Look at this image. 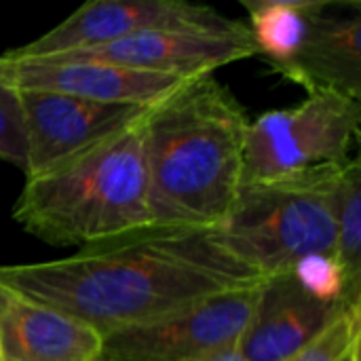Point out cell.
I'll return each mask as SVG.
<instances>
[{
	"mask_svg": "<svg viewBox=\"0 0 361 361\" xmlns=\"http://www.w3.org/2000/svg\"><path fill=\"white\" fill-rule=\"evenodd\" d=\"M0 283L97 330L146 324L264 277L218 228L148 224L49 262L0 264Z\"/></svg>",
	"mask_w": 361,
	"mask_h": 361,
	"instance_id": "1",
	"label": "cell"
},
{
	"mask_svg": "<svg viewBox=\"0 0 361 361\" xmlns=\"http://www.w3.org/2000/svg\"><path fill=\"white\" fill-rule=\"evenodd\" d=\"M250 114L214 74L146 110L148 212L159 226L218 228L243 186Z\"/></svg>",
	"mask_w": 361,
	"mask_h": 361,
	"instance_id": "2",
	"label": "cell"
},
{
	"mask_svg": "<svg viewBox=\"0 0 361 361\" xmlns=\"http://www.w3.org/2000/svg\"><path fill=\"white\" fill-rule=\"evenodd\" d=\"M146 110L99 142L27 176L13 220L55 247H85L152 224Z\"/></svg>",
	"mask_w": 361,
	"mask_h": 361,
	"instance_id": "3",
	"label": "cell"
},
{
	"mask_svg": "<svg viewBox=\"0 0 361 361\" xmlns=\"http://www.w3.org/2000/svg\"><path fill=\"white\" fill-rule=\"evenodd\" d=\"M343 163L241 186L218 226L224 243L264 279L313 256H332L334 201Z\"/></svg>",
	"mask_w": 361,
	"mask_h": 361,
	"instance_id": "4",
	"label": "cell"
},
{
	"mask_svg": "<svg viewBox=\"0 0 361 361\" xmlns=\"http://www.w3.org/2000/svg\"><path fill=\"white\" fill-rule=\"evenodd\" d=\"M360 123V99L332 89L309 91L292 108L252 118L243 148V186L349 161Z\"/></svg>",
	"mask_w": 361,
	"mask_h": 361,
	"instance_id": "5",
	"label": "cell"
},
{
	"mask_svg": "<svg viewBox=\"0 0 361 361\" xmlns=\"http://www.w3.org/2000/svg\"><path fill=\"white\" fill-rule=\"evenodd\" d=\"M245 23L228 19L207 4L184 0H91L61 23L27 44L4 51V59H42L85 51L144 32H209L233 34Z\"/></svg>",
	"mask_w": 361,
	"mask_h": 361,
	"instance_id": "6",
	"label": "cell"
},
{
	"mask_svg": "<svg viewBox=\"0 0 361 361\" xmlns=\"http://www.w3.org/2000/svg\"><path fill=\"white\" fill-rule=\"evenodd\" d=\"M262 283L224 292L159 319L106 334L95 361H186L235 343L247 330Z\"/></svg>",
	"mask_w": 361,
	"mask_h": 361,
	"instance_id": "7",
	"label": "cell"
},
{
	"mask_svg": "<svg viewBox=\"0 0 361 361\" xmlns=\"http://www.w3.org/2000/svg\"><path fill=\"white\" fill-rule=\"evenodd\" d=\"M256 49L247 25L233 34L209 32H144L110 44L51 55V59L104 61L129 70L197 78L218 68L254 57ZM49 59V57H42Z\"/></svg>",
	"mask_w": 361,
	"mask_h": 361,
	"instance_id": "8",
	"label": "cell"
},
{
	"mask_svg": "<svg viewBox=\"0 0 361 361\" xmlns=\"http://www.w3.org/2000/svg\"><path fill=\"white\" fill-rule=\"evenodd\" d=\"M0 78L15 91H49L102 104L148 108L188 78L87 59H4Z\"/></svg>",
	"mask_w": 361,
	"mask_h": 361,
	"instance_id": "9",
	"label": "cell"
},
{
	"mask_svg": "<svg viewBox=\"0 0 361 361\" xmlns=\"http://www.w3.org/2000/svg\"><path fill=\"white\" fill-rule=\"evenodd\" d=\"M17 93L27 131L25 178L99 142L146 110L49 91Z\"/></svg>",
	"mask_w": 361,
	"mask_h": 361,
	"instance_id": "10",
	"label": "cell"
},
{
	"mask_svg": "<svg viewBox=\"0 0 361 361\" xmlns=\"http://www.w3.org/2000/svg\"><path fill=\"white\" fill-rule=\"evenodd\" d=\"M349 307L360 305L324 300L311 294L292 271L269 277L239 347L250 361L292 360Z\"/></svg>",
	"mask_w": 361,
	"mask_h": 361,
	"instance_id": "11",
	"label": "cell"
},
{
	"mask_svg": "<svg viewBox=\"0 0 361 361\" xmlns=\"http://www.w3.org/2000/svg\"><path fill=\"white\" fill-rule=\"evenodd\" d=\"M102 341L85 322L0 283L2 361H95Z\"/></svg>",
	"mask_w": 361,
	"mask_h": 361,
	"instance_id": "12",
	"label": "cell"
},
{
	"mask_svg": "<svg viewBox=\"0 0 361 361\" xmlns=\"http://www.w3.org/2000/svg\"><path fill=\"white\" fill-rule=\"evenodd\" d=\"M281 76L307 93L332 89L361 102V2H324Z\"/></svg>",
	"mask_w": 361,
	"mask_h": 361,
	"instance_id": "13",
	"label": "cell"
},
{
	"mask_svg": "<svg viewBox=\"0 0 361 361\" xmlns=\"http://www.w3.org/2000/svg\"><path fill=\"white\" fill-rule=\"evenodd\" d=\"M326 0H241L256 55L283 72L300 51Z\"/></svg>",
	"mask_w": 361,
	"mask_h": 361,
	"instance_id": "14",
	"label": "cell"
},
{
	"mask_svg": "<svg viewBox=\"0 0 361 361\" xmlns=\"http://www.w3.org/2000/svg\"><path fill=\"white\" fill-rule=\"evenodd\" d=\"M336 239L332 258L341 267L347 283L361 294V163L349 159L343 163L336 182L334 201Z\"/></svg>",
	"mask_w": 361,
	"mask_h": 361,
	"instance_id": "15",
	"label": "cell"
},
{
	"mask_svg": "<svg viewBox=\"0 0 361 361\" xmlns=\"http://www.w3.org/2000/svg\"><path fill=\"white\" fill-rule=\"evenodd\" d=\"M361 351V305L341 313L322 334L288 361H349Z\"/></svg>",
	"mask_w": 361,
	"mask_h": 361,
	"instance_id": "16",
	"label": "cell"
},
{
	"mask_svg": "<svg viewBox=\"0 0 361 361\" xmlns=\"http://www.w3.org/2000/svg\"><path fill=\"white\" fill-rule=\"evenodd\" d=\"M0 161L27 171V131L19 93L0 78Z\"/></svg>",
	"mask_w": 361,
	"mask_h": 361,
	"instance_id": "17",
	"label": "cell"
},
{
	"mask_svg": "<svg viewBox=\"0 0 361 361\" xmlns=\"http://www.w3.org/2000/svg\"><path fill=\"white\" fill-rule=\"evenodd\" d=\"M186 361H250V360L243 355V351H241V347H239V341H235V343H228V345H222V347H218V349L205 351V353H201V355H197V357H190V360H186Z\"/></svg>",
	"mask_w": 361,
	"mask_h": 361,
	"instance_id": "18",
	"label": "cell"
},
{
	"mask_svg": "<svg viewBox=\"0 0 361 361\" xmlns=\"http://www.w3.org/2000/svg\"><path fill=\"white\" fill-rule=\"evenodd\" d=\"M0 361H2V357H0Z\"/></svg>",
	"mask_w": 361,
	"mask_h": 361,
	"instance_id": "19",
	"label": "cell"
}]
</instances>
